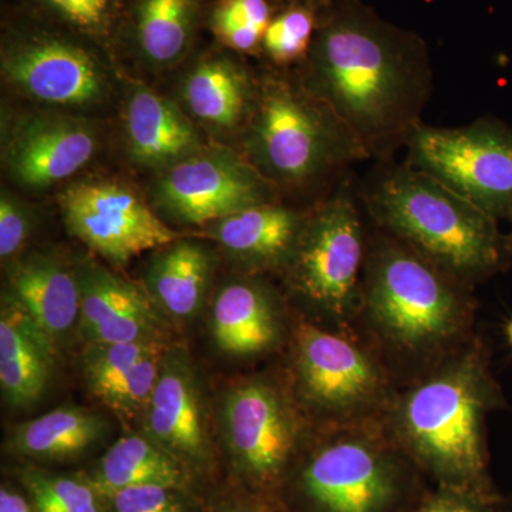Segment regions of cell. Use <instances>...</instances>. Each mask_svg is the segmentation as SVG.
<instances>
[{"label":"cell","instance_id":"27","mask_svg":"<svg viewBox=\"0 0 512 512\" xmlns=\"http://www.w3.org/2000/svg\"><path fill=\"white\" fill-rule=\"evenodd\" d=\"M13 476L39 512H106V498L87 473H60L36 464L16 467Z\"/></svg>","mask_w":512,"mask_h":512},{"label":"cell","instance_id":"22","mask_svg":"<svg viewBox=\"0 0 512 512\" xmlns=\"http://www.w3.org/2000/svg\"><path fill=\"white\" fill-rule=\"evenodd\" d=\"M126 128L131 153L141 163L173 165L198 147L197 133L187 117L146 87H138L127 101Z\"/></svg>","mask_w":512,"mask_h":512},{"label":"cell","instance_id":"10","mask_svg":"<svg viewBox=\"0 0 512 512\" xmlns=\"http://www.w3.org/2000/svg\"><path fill=\"white\" fill-rule=\"evenodd\" d=\"M60 204L74 237L114 264H126L148 249L163 248L178 239L134 192L121 185H73Z\"/></svg>","mask_w":512,"mask_h":512},{"label":"cell","instance_id":"39","mask_svg":"<svg viewBox=\"0 0 512 512\" xmlns=\"http://www.w3.org/2000/svg\"><path fill=\"white\" fill-rule=\"evenodd\" d=\"M505 336H507L508 345L512 348V319L508 320L507 325H505Z\"/></svg>","mask_w":512,"mask_h":512},{"label":"cell","instance_id":"24","mask_svg":"<svg viewBox=\"0 0 512 512\" xmlns=\"http://www.w3.org/2000/svg\"><path fill=\"white\" fill-rule=\"evenodd\" d=\"M211 275V256L200 244L175 241L154 256L147 269V288L158 309L187 320L200 312Z\"/></svg>","mask_w":512,"mask_h":512},{"label":"cell","instance_id":"6","mask_svg":"<svg viewBox=\"0 0 512 512\" xmlns=\"http://www.w3.org/2000/svg\"><path fill=\"white\" fill-rule=\"evenodd\" d=\"M463 284L387 234L367 249L362 303L384 338L420 352L457 335L467 316Z\"/></svg>","mask_w":512,"mask_h":512},{"label":"cell","instance_id":"8","mask_svg":"<svg viewBox=\"0 0 512 512\" xmlns=\"http://www.w3.org/2000/svg\"><path fill=\"white\" fill-rule=\"evenodd\" d=\"M406 163L437 178L494 220L512 221V128L495 117L467 126L421 123Z\"/></svg>","mask_w":512,"mask_h":512},{"label":"cell","instance_id":"13","mask_svg":"<svg viewBox=\"0 0 512 512\" xmlns=\"http://www.w3.org/2000/svg\"><path fill=\"white\" fill-rule=\"evenodd\" d=\"M10 84L33 99L60 106H84L103 94V73L89 50L72 40L30 35L3 55Z\"/></svg>","mask_w":512,"mask_h":512},{"label":"cell","instance_id":"15","mask_svg":"<svg viewBox=\"0 0 512 512\" xmlns=\"http://www.w3.org/2000/svg\"><path fill=\"white\" fill-rule=\"evenodd\" d=\"M76 275L79 328L89 345L164 340L163 319L150 293L93 261L84 262Z\"/></svg>","mask_w":512,"mask_h":512},{"label":"cell","instance_id":"36","mask_svg":"<svg viewBox=\"0 0 512 512\" xmlns=\"http://www.w3.org/2000/svg\"><path fill=\"white\" fill-rule=\"evenodd\" d=\"M205 512H288L281 501L251 493L229 483L217 495L207 498Z\"/></svg>","mask_w":512,"mask_h":512},{"label":"cell","instance_id":"35","mask_svg":"<svg viewBox=\"0 0 512 512\" xmlns=\"http://www.w3.org/2000/svg\"><path fill=\"white\" fill-rule=\"evenodd\" d=\"M30 232L28 211L15 198L3 192L0 200V256L3 261L18 254Z\"/></svg>","mask_w":512,"mask_h":512},{"label":"cell","instance_id":"33","mask_svg":"<svg viewBox=\"0 0 512 512\" xmlns=\"http://www.w3.org/2000/svg\"><path fill=\"white\" fill-rule=\"evenodd\" d=\"M57 18L86 35L100 36L109 30L113 0H39Z\"/></svg>","mask_w":512,"mask_h":512},{"label":"cell","instance_id":"38","mask_svg":"<svg viewBox=\"0 0 512 512\" xmlns=\"http://www.w3.org/2000/svg\"><path fill=\"white\" fill-rule=\"evenodd\" d=\"M288 5H303L308 6V8L315 9L316 12H320V10L329 8L333 3L339 2V0H286Z\"/></svg>","mask_w":512,"mask_h":512},{"label":"cell","instance_id":"32","mask_svg":"<svg viewBox=\"0 0 512 512\" xmlns=\"http://www.w3.org/2000/svg\"><path fill=\"white\" fill-rule=\"evenodd\" d=\"M272 18L268 0H221L212 15V29L221 40L248 33L264 37Z\"/></svg>","mask_w":512,"mask_h":512},{"label":"cell","instance_id":"20","mask_svg":"<svg viewBox=\"0 0 512 512\" xmlns=\"http://www.w3.org/2000/svg\"><path fill=\"white\" fill-rule=\"evenodd\" d=\"M87 476L104 498L138 485H170L198 491L200 478L146 433L117 440L93 464Z\"/></svg>","mask_w":512,"mask_h":512},{"label":"cell","instance_id":"12","mask_svg":"<svg viewBox=\"0 0 512 512\" xmlns=\"http://www.w3.org/2000/svg\"><path fill=\"white\" fill-rule=\"evenodd\" d=\"M296 369L303 392L323 410L353 414L379 399V367L349 339L301 323L295 333Z\"/></svg>","mask_w":512,"mask_h":512},{"label":"cell","instance_id":"16","mask_svg":"<svg viewBox=\"0 0 512 512\" xmlns=\"http://www.w3.org/2000/svg\"><path fill=\"white\" fill-rule=\"evenodd\" d=\"M94 151L96 138L83 124L37 120L26 124L10 144L8 167L20 184L42 188L77 173Z\"/></svg>","mask_w":512,"mask_h":512},{"label":"cell","instance_id":"7","mask_svg":"<svg viewBox=\"0 0 512 512\" xmlns=\"http://www.w3.org/2000/svg\"><path fill=\"white\" fill-rule=\"evenodd\" d=\"M359 197L345 178L316 208L289 259L292 288L306 302L345 318L363 302L367 245Z\"/></svg>","mask_w":512,"mask_h":512},{"label":"cell","instance_id":"37","mask_svg":"<svg viewBox=\"0 0 512 512\" xmlns=\"http://www.w3.org/2000/svg\"><path fill=\"white\" fill-rule=\"evenodd\" d=\"M0 512H39L25 491L9 483L0 487Z\"/></svg>","mask_w":512,"mask_h":512},{"label":"cell","instance_id":"25","mask_svg":"<svg viewBox=\"0 0 512 512\" xmlns=\"http://www.w3.org/2000/svg\"><path fill=\"white\" fill-rule=\"evenodd\" d=\"M184 97L198 119L224 128L237 127L256 104L247 72L228 59L195 66L185 82Z\"/></svg>","mask_w":512,"mask_h":512},{"label":"cell","instance_id":"14","mask_svg":"<svg viewBox=\"0 0 512 512\" xmlns=\"http://www.w3.org/2000/svg\"><path fill=\"white\" fill-rule=\"evenodd\" d=\"M144 424L147 436L183 461L200 480L214 473L200 386L181 350L168 349Z\"/></svg>","mask_w":512,"mask_h":512},{"label":"cell","instance_id":"18","mask_svg":"<svg viewBox=\"0 0 512 512\" xmlns=\"http://www.w3.org/2000/svg\"><path fill=\"white\" fill-rule=\"evenodd\" d=\"M9 295L55 343L80 322V286L56 259L30 255L10 268Z\"/></svg>","mask_w":512,"mask_h":512},{"label":"cell","instance_id":"41","mask_svg":"<svg viewBox=\"0 0 512 512\" xmlns=\"http://www.w3.org/2000/svg\"><path fill=\"white\" fill-rule=\"evenodd\" d=\"M511 224H512V221H511ZM507 239H508V247H510V251L512 254V231H511L510 235H507Z\"/></svg>","mask_w":512,"mask_h":512},{"label":"cell","instance_id":"21","mask_svg":"<svg viewBox=\"0 0 512 512\" xmlns=\"http://www.w3.org/2000/svg\"><path fill=\"white\" fill-rule=\"evenodd\" d=\"M274 299L256 282L225 286L212 308V336L221 352L248 357L271 349L278 339Z\"/></svg>","mask_w":512,"mask_h":512},{"label":"cell","instance_id":"3","mask_svg":"<svg viewBox=\"0 0 512 512\" xmlns=\"http://www.w3.org/2000/svg\"><path fill=\"white\" fill-rule=\"evenodd\" d=\"M498 399L480 353L458 357L400 400L397 430L403 453L437 487L500 497L488 473L485 440V416Z\"/></svg>","mask_w":512,"mask_h":512},{"label":"cell","instance_id":"1","mask_svg":"<svg viewBox=\"0 0 512 512\" xmlns=\"http://www.w3.org/2000/svg\"><path fill=\"white\" fill-rule=\"evenodd\" d=\"M305 60V86L350 128L370 160H393L423 123L433 93L429 45L362 0L320 10Z\"/></svg>","mask_w":512,"mask_h":512},{"label":"cell","instance_id":"34","mask_svg":"<svg viewBox=\"0 0 512 512\" xmlns=\"http://www.w3.org/2000/svg\"><path fill=\"white\" fill-rule=\"evenodd\" d=\"M500 497L436 487L426 491L412 512H501Z\"/></svg>","mask_w":512,"mask_h":512},{"label":"cell","instance_id":"19","mask_svg":"<svg viewBox=\"0 0 512 512\" xmlns=\"http://www.w3.org/2000/svg\"><path fill=\"white\" fill-rule=\"evenodd\" d=\"M308 215L274 201L214 222V238L239 261L254 268L288 265Z\"/></svg>","mask_w":512,"mask_h":512},{"label":"cell","instance_id":"31","mask_svg":"<svg viewBox=\"0 0 512 512\" xmlns=\"http://www.w3.org/2000/svg\"><path fill=\"white\" fill-rule=\"evenodd\" d=\"M106 512H205L207 498L198 491L170 485H138L107 498Z\"/></svg>","mask_w":512,"mask_h":512},{"label":"cell","instance_id":"23","mask_svg":"<svg viewBox=\"0 0 512 512\" xmlns=\"http://www.w3.org/2000/svg\"><path fill=\"white\" fill-rule=\"evenodd\" d=\"M104 420L79 406H62L19 424L10 433V453L35 463H64L86 453L100 439Z\"/></svg>","mask_w":512,"mask_h":512},{"label":"cell","instance_id":"2","mask_svg":"<svg viewBox=\"0 0 512 512\" xmlns=\"http://www.w3.org/2000/svg\"><path fill=\"white\" fill-rule=\"evenodd\" d=\"M356 192L386 234L460 281L487 278L512 261L497 220L406 161H379Z\"/></svg>","mask_w":512,"mask_h":512},{"label":"cell","instance_id":"9","mask_svg":"<svg viewBox=\"0 0 512 512\" xmlns=\"http://www.w3.org/2000/svg\"><path fill=\"white\" fill-rule=\"evenodd\" d=\"M222 426L231 484L279 500L298 461L299 436L278 390L262 380L237 384L225 396Z\"/></svg>","mask_w":512,"mask_h":512},{"label":"cell","instance_id":"30","mask_svg":"<svg viewBox=\"0 0 512 512\" xmlns=\"http://www.w3.org/2000/svg\"><path fill=\"white\" fill-rule=\"evenodd\" d=\"M165 340L133 343H90L83 356V372L94 396L126 375L143 357L165 346Z\"/></svg>","mask_w":512,"mask_h":512},{"label":"cell","instance_id":"26","mask_svg":"<svg viewBox=\"0 0 512 512\" xmlns=\"http://www.w3.org/2000/svg\"><path fill=\"white\" fill-rule=\"evenodd\" d=\"M200 0H137L136 39L150 62H177L190 47Z\"/></svg>","mask_w":512,"mask_h":512},{"label":"cell","instance_id":"40","mask_svg":"<svg viewBox=\"0 0 512 512\" xmlns=\"http://www.w3.org/2000/svg\"><path fill=\"white\" fill-rule=\"evenodd\" d=\"M501 512H512L511 505L501 503Z\"/></svg>","mask_w":512,"mask_h":512},{"label":"cell","instance_id":"17","mask_svg":"<svg viewBox=\"0 0 512 512\" xmlns=\"http://www.w3.org/2000/svg\"><path fill=\"white\" fill-rule=\"evenodd\" d=\"M55 343L9 293L0 312V386L13 406L42 399L52 375Z\"/></svg>","mask_w":512,"mask_h":512},{"label":"cell","instance_id":"4","mask_svg":"<svg viewBox=\"0 0 512 512\" xmlns=\"http://www.w3.org/2000/svg\"><path fill=\"white\" fill-rule=\"evenodd\" d=\"M406 454L348 431L296 461L279 501L288 512H412L427 490Z\"/></svg>","mask_w":512,"mask_h":512},{"label":"cell","instance_id":"29","mask_svg":"<svg viewBox=\"0 0 512 512\" xmlns=\"http://www.w3.org/2000/svg\"><path fill=\"white\" fill-rule=\"evenodd\" d=\"M168 349L167 345L161 346L143 357L126 375L104 389L97 399L123 420H131L146 413Z\"/></svg>","mask_w":512,"mask_h":512},{"label":"cell","instance_id":"11","mask_svg":"<svg viewBox=\"0 0 512 512\" xmlns=\"http://www.w3.org/2000/svg\"><path fill=\"white\" fill-rule=\"evenodd\" d=\"M158 198L178 220L202 225L271 202L272 192L254 165L232 154L207 153L171 165L158 185Z\"/></svg>","mask_w":512,"mask_h":512},{"label":"cell","instance_id":"28","mask_svg":"<svg viewBox=\"0 0 512 512\" xmlns=\"http://www.w3.org/2000/svg\"><path fill=\"white\" fill-rule=\"evenodd\" d=\"M319 12L303 5H288L272 18L262 39V50L272 62L286 66L305 60L318 28Z\"/></svg>","mask_w":512,"mask_h":512},{"label":"cell","instance_id":"5","mask_svg":"<svg viewBox=\"0 0 512 512\" xmlns=\"http://www.w3.org/2000/svg\"><path fill=\"white\" fill-rule=\"evenodd\" d=\"M254 168L269 184L299 187L370 160L350 128L308 87L268 79L248 134Z\"/></svg>","mask_w":512,"mask_h":512}]
</instances>
